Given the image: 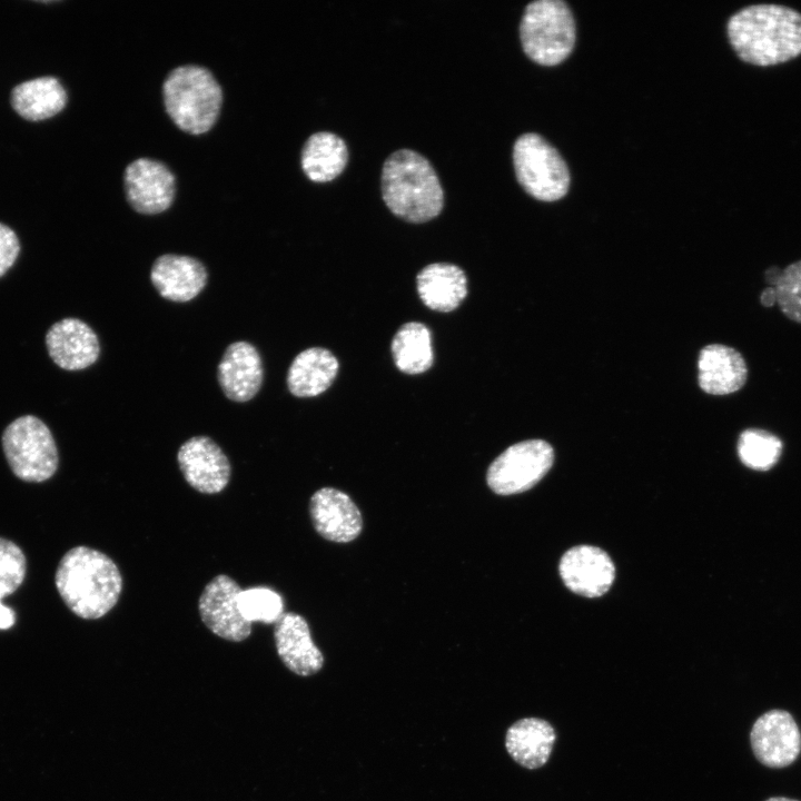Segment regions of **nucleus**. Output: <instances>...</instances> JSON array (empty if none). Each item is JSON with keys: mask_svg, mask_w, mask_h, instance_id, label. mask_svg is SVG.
Instances as JSON below:
<instances>
[{"mask_svg": "<svg viewBox=\"0 0 801 801\" xmlns=\"http://www.w3.org/2000/svg\"><path fill=\"white\" fill-rule=\"evenodd\" d=\"M554 462L553 447L543 439L513 444L490 465L488 487L498 495H512L533 487L548 472Z\"/></svg>", "mask_w": 801, "mask_h": 801, "instance_id": "6e6552de", "label": "nucleus"}, {"mask_svg": "<svg viewBox=\"0 0 801 801\" xmlns=\"http://www.w3.org/2000/svg\"><path fill=\"white\" fill-rule=\"evenodd\" d=\"M238 601L240 612L249 623H276L285 613L281 596L269 587L241 590Z\"/></svg>", "mask_w": 801, "mask_h": 801, "instance_id": "cd10ccee", "label": "nucleus"}, {"mask_svg": "<svg viewBox=\"0 0 801 801\" xmlns=\"http://www.w3.org/2000/svg\"><path fill=\"white\" fill-rule=\"evenodd\" d=\"M513 162L518 182L538 200L561 199L570 175L561 155L537 134H524L514 144Z\"/></svg>", "mask_w": 801, "mask_h": 801, "instance_id": "0eeeda50", "label": "nucleus"}, {"mask_svg": "<svg viewBox=\"0 0 801 801\" xmlns=\"http://www.w3.org/2000/svg\"><path fill=\"white\" fill-rule=\"evenodd\" d=\"M217 379L228 399L245 403L254 398L264 379L257 348L245 340L228 345L217 367Z\"/></svg>", "mask_w": 801, "mask_h": 801, "instance_id": "dca6fc26", "label": "nucleus"}, {"mask_svg": "<svg viewBox=\"0 0 801 801\" xmlns=\"http://www.w3.org/2000/svg\"><path fill=\"white\" fill-rule=\"evenodd\" d=\"M523 50L535 62L554 66L562 62L575 42V23L561 0L531 2L520 26Z\"/></svg>", "mask_w": 801, "mask_h": 801, "instance_id": "39448f33", "label": "nucleus"}, {"mask_svg": "<svg viewBox=\"0 0 801 801\" xmlns=\"http://www.w3.org/2000/svg\"><path fill=\"white\" fill-rule=\"evenodd\" d=\"M392 354L396 367L406 374H421L434 362L432 335L422 323L404 324L392 342Z\"/></svg>", "mask_w": 801, "mask_h": 801, "instance_id": "393cba45", "label": "nucleus"}, {"mask_svg": "<svg viewBox=\"0 0 801 801\" xmlns=\"http://www.w3.org/2000/svg\"><path fill=\"white\" fill-rule=\"evenodd\" d=\"M726 33L736 56L753 66H775L801 55V12L788 6L744 7L729 18Z\"/></svg>", "mask_w": 801, "mask_h": 801, "instance_id": "f257e3e1", "label": "nucleus"}, {"mask_svg": "<svg viewBox=\"0 0 801 801\" xmlns=\"http://www.w3.org/2000/svg\"><path fill=\"white\" fill-rule=\"evenodd\" d=\"M20 251V244L16 233L0 222V277L14 264Z\"/></svg>", "mask_w": 801, "mask_h": 801, "instance_id": "c756f323", "label": "nucleus"}, {"mask_svg": "<svg viewBox=\"0 0 801 801\" xmlns=\"http://www.w3.org/2000/svg\"><path fill=\"white\" fill-rule=\"evenodd\" d=\"M765 801H798V800H793V799H789V798H782V797H775V798H770V799H768V800H765Z\"/></svg>", "mask_w": 801, "mask_h": 801, "instance_id": "473e14b6", "label": "nucleus"}, {"mask_svg": "<svg viewBox=\"0 0 801 801\" xmlns=\"http://www.w3.org/2000/svg\"><path fill=\"white\" fill-rule=\"evenodd\" d=\"M126 197L130 206L145 215L168 209L176 194V178L161 161L138 158L131 161L123 176Z\"/></svg>", "mask_w": 801, "mask_h": 801, "instance_id": "9d476101", "label": "nucleus"}, {"mask_svg": "<svg viewBox=\"0 0 801 801\" xmlns=\"http://www.w3.org/2000/svg\"><path fill=\"white\" fill-rule=\"evenodd\" d=\"M760 303L764 307H771L775 304V294L773 287L768 286L761 291Z\"/></svg>", "mask_w": 801, "mask_h": 801, "instance_id": "2f4dec72", "label": "nucleus"}, {"mask_svg": "<svg viewBox=\"0 0 801 801\" xmlns=\"http://www.w3.org/2000/svg\"><path fill=\"white\" fill-rule=\"evenodd\" d=\"M205 265L190 256L165 254L152 264L150 280L159 295L176 303L197 297L207 284Z\"/></svg>", "mask_w": 801, "mask_h": 801, "instance_id": "f3484780", "label": "nucleus"}, {"mask_svg": "<svg viewBox=\"0 0 801 801\" xmlns=\"http://www.w3.org/2000/svg\"><path fill=\"white\" fill-rule=\"evenodd\" d=\"M348 151L345 141L334 132L319 131L308 137L301 151V167L316 182L336 178L346 167Z\"/></svg>", "mask_w": 801, "mask_h": 801, "instance_id": "b1692460", "label": "nucleus"}, {"mask_svg": "<svg viewBox=\"0 0 801 801\" xmlns=\"http://www.w3.org/2000/svg\"><path fill=\"white\" fill-rule=\"evenodd\" d=\"M338 362L332 352L310 347L300 352L287 373V387L296 397H314L324 393L334 382Z\"/></svg>", "mask_w": 801, "mask_h": 801, "instance_id": "4be33fe9", "label": "nucleus"}, {"mask_svg": "<svg viewBox=\"0 0 801 801\" xmlns=\"http://www.w3.org/2000/svg\"><path fill=\"white\" fill-rule=\"evenodd\" d=\"M748 376V364L735 348L710 344L700 350L698 382L704 393L716 396L733 394L744 387Z\"/></svg>", "mask_w": 801, "mask_h": 801, "instance_id": "a211bd4d", "label": "nucleus"}, {"mask_svg": "<svg viewBox=\"0 0 801 801\" xmlns=\"http://www.w3.org/2000/svg\"><path fill=\"white\" fill-rule=\"evenodd\" d=\"M67 92L60 81L50 76L23 81L11 91V106L29 121L48 119L67 103Z\"/></svg>", "mask_w": 801, "mask_h": 801, "instance_id": "5701e85b", "label": "nucleus"}, {"mask_svg": "<svg viewBox=\"0 0 801 801\" xmlns=\"http://www.w3.org/2000/svg\"><path fill=\"white\" fill-rule=\"evenodd\" d=\"M46 346L53 363L66 370L85 369L96 363L100 354L93 329L72 317L63 318L49 328Z\"/></svg>", "mask_w": 801, "mask_h": 801, "instance_id": "2eb2a0df", "label": "nucleus"}, {"mask_svg": "<svg viewBox=\"0 0 801 801\" xmlns=\"http://www.w3.org/2000/svg\"><path fill=\"white\" fill-rule=\"evenodd\" d=\"M27 561L21 548L7 538L0 537V597L16 592L22 584Z\"/></svg>", "mask_w": 801, "mask_h": 801, "instance_id": "c85d7f7f", "label": "nucleus"}, {"mask_svg": "<svg viewBox=\"0 0 801 801\" xmlns=\"http://www.w3.org/2000/svg\"><path fill=\"white\" fill-rule=\"evenodd\" d=\"M1 441L10 468L21 481L40 483L56 473L57 445L40 418L32 415L16 418L3 431Z\"/></svg>", "mask_w": 801, "mask_h": 801, "instance_id": "423d86ee", "label": "nucleus"}, {"mask_svg": "<svg viewBox=\"0 0 801 801\" xmlns=\"http://www.w3.org/2000/svg\"><path fill=\"white\" fill-rule=\"evenodd\" d=\"M765 275V281L774 289L780 312L791 322L801 324V259L782 270L772 267Z\"/></svg>", "mask_w": 801, "mask_h": 801, "instance_id": "bb28decb", "label": "nucleus"}, {"mask_svg": "<svg viewBox=\"0 0 801 801\" xmlns=\"http://www.w3.org/2000/svg\"><path fill=\"white\" fill-rule=\"evenodd\" d=\"M274 637L278 656L294 673L309 676L324 664L320 650L314 644L307 621L287 612L275 623Z\"/></svg>", "mask_w": 801, "mask_h": 801, "instance_id": "6ab92c4d", "label": "nucleus"}, {"mask_svg": "<svg viewBox=\"0 0 801 801\" xmlns=\"http://www.w3.org/2000/svg\"><path fill=\"white\" fill-rule=\"evenodd\" d=\"M162 96L171 120L196 135L214 126L222 103L220 85L207 68L197 65L172 69L164 81Z\"/></svg>", "mask_w": 801, "mask_h": 801, "instance_id": "20e7f679", "label": "nucleus"}, {"mask_svg": "<svg viewBox=\"0 0 801 801\" xmlns=\"http://www.w3.org/2000/svg\"><path fill=\"white\" fill-rule=\"evenodd\" d=\"M237 582L225 574L215 576L204 589L198 602L201 621L216 635L227 641L240 642L251 633V623L239 609Z\"/></svg>", "mask_w": 801, "mask_h": 801, "instance_id": "1a4fd4ad", "label": "nucleus"}, {"mask_svg": "<svg viewBox=\"0 0 801 801\" xmlns=\"http://www.w3.org/2000/svg\"><path fill=\"white\" fill-rule=\"evenodd\" d=\"M556 732L544 719L524 718L514 722L506 731L505 748L520 765L534 770L550 759Z\"/></svg>", "mask_w": 801, "mask_h": 801, "instance_id": "aec40b11", "label": "nucleus"}, {"mask_svg": "<svg viewBox=\"0 0 801 801\" xmlns=\"http://www.w3.org/2000/svg\"><path fill=\"white\" fill-rule=\"evenodd\" d=\"M751 746L756 759L771 768L791 764L801 751V733L792 715L783 710L762 714L750 733Z\"/></svg>", "mask_w": 801, "mask_h": 801, "instance_id": "f8f14e48", "label": "nucleus"}, {"mask_svg": "<svg viewBox=\"0 0 801 801\" xmlns=\"http://www.w3.org/2000/svg\"><path fill=\"white\" fill-rule=\"evenodd\" d=\"M0 597V630L9 629L16 621L14 612L1 603Z\"/></svg>", "mask_w": 801, "mask_h": 801, "instance_id": "7c9ffc66", "label": "nucleus"}, {"mask_svg": "<svg viewBox=\"0 0 801 801\" xmlns=\"http://www.w3.org/2000/svg\"><path fill=\"white\" fill-rule=\"evenodd\" d=\"M382 195L393 214L411 222L428 221L444 206V191L435 169L412 149L396 150L385 160Z\"/></svg>", "mask_w": 801, "mask_h": 801, "instance_id": "7ed1b4c3", "label": "nucleus"}, {"mask_svg": "<svg viewBox=\"0 0 801 801\" xmlns=\"http://www.w3.org/2000/svg\"><path fill=\"white\" fill-rule=\"evenodd\" d=\"M177 461L186 482L200 493H219L229 482V459L209 436L187 439L178 449Z\"/></svg>", "mask_w": 801, "mask_h": 801, "instance_id": "9b49d317", "label": "nucleus"}, {"mask_svg": "<svg viewBox=\"0 0 801 801\" xmlns=\"http://www.w3.org/2000/svg\"><path fill=\"white\" fill-rule=\"evenodd\" d=\"M783 443L768 429L751 427L742 431L738 439V455L746 467L754 471L772 468L781 457Z\"/></svg>", "mask_w": 801, "mask_h": 801, "instance_id": "a878e982", "label": "nucleus"}, {"mask_svg": "<svg viewBox=\"0 0 801 801\" xmlns=\"http://www.w3.org/2000/svg\"><path fill=\"white\" fill-rule=\"evenodd\" d=\"M416 281L419 298L433 310L452 312L467 295L465 273L453 264H431L418 273Z\"/></svg>", "mask_w": 801, "mask_h": 801, "instance_id": "412c9836", "label": "nucleus"}, {"mask_svg": "<svg viewBox=\"0 0 801 801\" xmlns=\"http://www.w3.org/2000/svg\"><path fill=\"white\" fill-rule=\"evenodd\" d=\"M309 512L314 528L324 538L347 543L362 532L363 518L353 500L334 487H323L310 497Z\"/></svg>", "mask_w": 801, "mask_h": 801, "instance_id": "4468645a", "label": "nucleus"}, {"mask_svg": "<svg viewBox=\"0 0 801 801\" xmlns=\"http://www.w3.org/2000/svg\"><path fill=\"white\" fill-rule=\"evenodd\" d=\"M560 575L572 592L586 597L605 594L611 587L615 567L601 548L578 545L564 553L560 562Z\"/></svg>", "mask_w": 801, "mask_h": 801, "instance_id": "ddd939ff", "label": "nucleus"}, {"mask_svg": "<svg viewBox=\"0 0 801 801\" xmlns=\"http://www.w3.org/2000/svg\"><path fill=\"white\" fill-rule=\"evenodd\" d=\"M55 582L68 609L85 620L107 614L122 591V576L116 563L105 553L82 545L62 556Z\"/></svg>", "mask_w": 801, "mask_h": 801, "instance_id": "f03ea898", "label": "nucleus"}]
</instances>
